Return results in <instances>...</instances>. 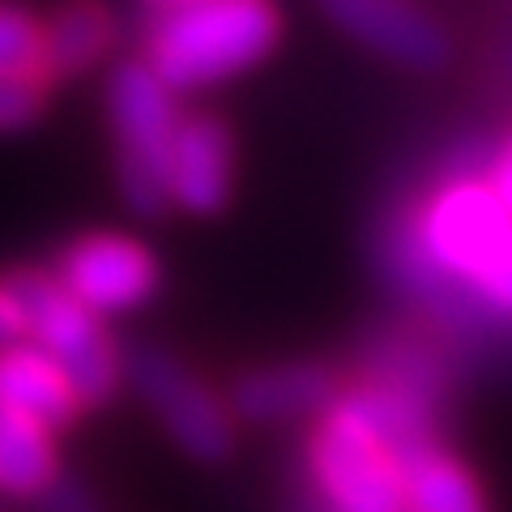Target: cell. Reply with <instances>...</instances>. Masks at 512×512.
I'll return each instance as SVG.
<instances>
[{
    "label": "cell",
    "mask_w": 512,
    "mask_h": 512,
    "mask_svg": "<svg viewBox=\"0 0 512 512\" xmlns=\"http://www.w3.org/2000/svg\"><path fill=\"white\" fill-rule=\"evenodd\" d=\"M278 39L269 0L171 5L150 35V69L167 90H197L261 60Z\"/></svg>",
    "instance_id": "cell-1"
},
{
    "label": "cell",
    "mask_w": 512,
    "mask_h": 512,
    "mask_svg": "<svg viewBox=\"0 0 512 512\" xmlns=\"http://www.w3.org/2000/svg\"><path fill=\"white\" fill-rule=\"evenodd\" d=\"M111 120L120 137V188L150 218L171 201V146L180 133L171 90L150 64H124L111 77Z\"/></svg>",
    "instance_id": "cell-2"
},
{
    "label": "cell",
    "mask_w": 512,
    "mask_h": 512,
    "mask_svg": "<svg viewBox=\"0 0 512 512\" xmlns=\"http://www.w3.org/2000/svg\"><path fill=\"white\" fill-rule=\"evenodd\" d=\"M26 312V338L52 359L77 402H107L116 393V355L103 338L99 316L86 312L60 282L43 274H22L9 282Z\"/></svg>",
    "instance_id": "cell-3"
},
{
    "label": "cell",
    "mask_w": 512,
    "mask_h": 512,
    "mask_svg": "<svg viewBox=\"0 0 512 512\" xmlns=\"http://www.w3.org/2000/svg\"><path fill=\"white\" fill-rule=\"evenodd\" d=\"M508 239L512 210L487 184H453L448 192H440L419 231L427 261L444 269L448 278H461L470 286Z\"/></svg>",
    "instance_id": "cell-4"
},
{
    "label": "cell",
    "mask_w": 512,
    "mask_h": 512,
    "mask_svg": "<svg viewBox=\"0 0 512 512\" xmlns=\"http://www.w3.org/2000/svg\"><path fill=\"white\" fill-rule=\"evenodd\" d=\"M312 466L338 512H406L402 466L359 427H350L338 410H329L325 427H320Z\"/></svg>",
    "instance_id": "cell-5"
},
{
    "label": "cell",
    "mask_w": 512,
    "mask_h": 512,
    "mask_svg": "<svg viewBox=\"0 0 512 512\" xmlns=\"http://www.w3.org/2000/svg\"><path fill=\"white\" fill-rule=\"evenodd\" d=\"M133 380L146 393V402L158 410V419L171 431L180 448L197 461H222L235 444L231 414L218 406V397L210 389H201L188 376V367H180L163 350H137L133 359Z\"/></svg>",
    "instance_id": "cell-6"
},
{
    "label": "cell",
    "mask_w": 512,
    "mask_h": 512,
    "mask_svg": "<svg viewBox=\"0 0 512 512\" xmlns=\"http://www.w3.org/2000/svg\"><path fill=\"white\" fill-rule=\"evenodd\" d=\"M158 269L146 248H137L124 235H90L73 244L60 261V286L86 312H128L154 295Z\"/></svg>",
    "instance_id": "cell-7"
},
{
    "label": "cell",
    "mask_w": 512,
    "mask_h": 512,
    "mask_svg": "<svg viewBox=\"0 0 512 512\" xmlns=\"http://www.w3.org/2000/svg\"><path fill=\"white\" fill-rule=\"evenodd\" d=\"M320 5L359 43L376 47L389 60L410 64V69H431L448 52L440 26L406 0H320Z\"/></svg>",
    "instance_id": "cell-8"
},
{
    "label": "cell",
    "mask_w": 512,
    "mask_h": 512,
    "mask_svg": "<svg viewBox=\"0 0 512 512\" xmlns=\"http://www.w3.org/2000/svg\"><path fill=\"white\" fill-rule=\"evenodd\" d=\"M231 192V137L218 120H184L171 146V197L192 214H214Z\"/></svg>",
    "instance_id": "cell-9"
},
{
    "label": "cell",
    "mask_w": 512,
    "mask_h": 512,
    "mask_svg": "<svg viewBox=\"0 0 512 512\" xmlns=\"http://www.w3.org/2000/svg\"><path fill=\"white\" fill-rule=\"evenodd\" d=\"M0 410H13L56 431L77 414V393L39 346L22 342L13 350H0Z\"/></svg>",
    "instance_id": "cell-10"
},
{
    "label": "cell",
    "mask_w": 512,
    "mask_h": 512,
    "mask_svg": "<svg viewBox=\"0 0 512 512\" xmlns=\"http://www.w3.org/2000/svg\"><path fill=\"white\" fill-rule=\"evenodd\" d=\"M333 410H338L350 427H359L372 444H380L384 453H389L397 466H402V474H406L419 457L436 453V448H431L427 414L414 406L406 393L363 389V393H350L346 402H338Z\"/></svg>",
    "instance_id": "cell-11"
},
{
    "label": "cell",
    "mask_w": 512,
    "mask_h": 512,
    "mask_svg": "<svg viewBox=\"0 0 512 512\" xmlns=\"http://www.w3.org/2000/svg\"><path fill=\"white\" fill-rule=\"evenodd\" d=\"M333 402V376L316 363H286L256 372L235 389V410L252 423L299 419L308 410H325Z\"/></svg>",
    "instance_id": "cell-12"
},
{
    "label": "cell",
    "mask_w": 512,
    "mask_h": 512,
    "mask_svg": "<svg viewBox=\"0 0 512 512\" xmlns=\"http://www.w3.org/2000/svg\"><path fill=\"white\" fill-rule=\"evenodd\" d=\"M52 483H56L52 431L13 410H0V491L43 495Z\"/></svg>",
    "instance_id": "cell-13"
},
{
    "label": "cell",
    "mask_w": 512,
    "mask_h": 512,
    "mask_svg": "<svg viewBox=\"0 0 512 512\" xmlns=\"http://www.w3.org/2000/svg\"><path fill=\"white\" fill-rule=\"evenodd\" d=\"M111 43V22L99 5H73L43 30V69L47 73H77L103 56Z\"/></svg>",
    "instance_id": "cell-14"
},
{
    "label": "cell",
    "mask_w": 512,
    "mask_h": 512,
    "mask_svg": "<svg viewBox=\"0 0 512 512\" xmlns=\"http://www.w3.org/2000/svg\"><path fill=\"white\" fill-rule=\"evenodd\" d=\"M406 478V512H483L474 478L440 453L419 457L402 474Z\"/></svg>",
    "instance_id": "cell-15"
},
{
    "label": "cell",
    "mask_w": 512,
    "mask_h": 512,
    "mask_svg": "<svg viewBox=\"0 0 512 512\" xmlns=\"http://www.w3.org/2000/svg\"><path fill=\"white\" fill-rule=\"evenodd\" d=\"M43 69V30L22 9L0 5V77H39Z\"/></svg>",
    "instance_id": "cell-16"
},
{
    "label": "cell",
    "mask_w": 512,
    "mask_h": 512,
    "mask_svg": "<svg viewBox=\"0 0 512 512\" xmlns=\"http://www.w3.org/2000/svg\"><path fill=\"white\" fill-rule=\"evenodd\" d=\"M39 107H43L39 77H0V133L30 124L39 116Z\"/></svg>",
    "instance_id": "cell-17"
},
{
    "label": "cell",
    "mask_w": 512,
    "mask_h": 512,
    "mask_svg": "<svg viewBox=\"0 0 512 512\" xmlns=\"http://www.w3.org/2000/svg\"><path fill=\"white\" fill-rule=\"evenodd\" d=\"M474 291L483 295L491 308L512 312V239L491 256V265L483 269V274L474 278Z\"/></svg>",
    "instance_id": "cell-18"
},
{
    "label": "cell",
    "mask_w": 512,
    "mask_h": 512,
    "mask_svg": "<svg viewBox=\"0 0 512 512\" xmlns=\"http://www.w3.org/2000/svg\"><path fill=\"white\" fill-rule=\"evenodd\" d=\"M26 342V312L9 282H0V350H13Z\"/></svg>",
    "instance_id": "cell-19"
},
{
    "label": "cell",
    "mask_w": 512,
    "mask_h": 512,
    "mask_svg": "<svg viewBox=\"0 0 512 512\" xmlns=\"http://www.w3.org/2000/svg\"><path fill=\"white\" fill-rule=\"evenodd\" d=\"M43 512H103V508L90 500V491L69 483V478H56V483L43 491Z\"/></svg>",
    "instance_id": "cell-20"
},
{
    "label": "cell",
    "mask_w": 512,
    "mask_h": 512,
    "mask_svg": "<svg viewBox=\"0 0 512 512\" xmlns=\"http://www.w3.org/2000/svg\"><path fill=\"white\" fill-rule=\"evenodd\" d=\"M495 192H500V201L512 210V158H504L500 171H495Z\"/></svg>",
    "instance_id": "cell-21"
},
{
    "label": "cell",
    "mask_w": 512,
    "mask_h": 512,
    "mask_svg": "<svg viewBox=\"0 0 512 512\" xmlns=\"http://www.w3.org/2000/svg\"><path fill=\"white\" fill-rule=\"evenodd\" d=\"M163 5H167V9H171V5H188V0H163Z\"/></svg>",
    "instance_id": "cell-22"
},
{
    "label": "cell",
    "mask_w": 512,
    "mask_h": 512,
    "mask_svg": "<svg viewBox=\"0 0 512 512\" xmlns=\"http://www.w3.org/2000/svg\"><path fill=\"white\" fill-rule=\"evenodd\" d=\"M508 158H512V154H508Z\"/></svg>",
    "instance_id": "cell-23"
}]
</instances>
